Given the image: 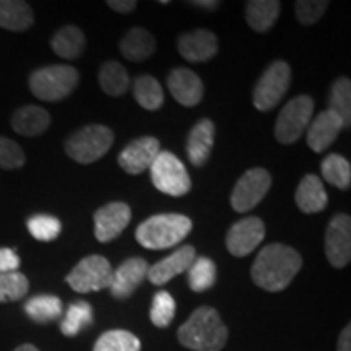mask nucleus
Masks as SVG:
<instances>
[{"instance_id":"nucleus-44","label":"nucleus","mask_w":351,"mask_h":351,"mask_svg":"<svg viewBox=\"0 0 351 351\" xmlns=\"http://www.w3.org/2000/svg\"><path fill=\"white\" fill-rule=\"evenodd\" d=\"M13 351H39V350L34 345H32V343H25V345L16 346V348L13 350Z\"/></svg>"},{"instance_id":"nucleus-19","label":"nucleus","mask_w":351,"mask_h":351,"mask_svg":"<svg viewBox=\"0 0 351 351\" xmlns=\"http://www.w3.org/2000/svg\"><path fill=\"white\" fill-rule=\"evenodd\" d=\"M168 88L173 98L182 106H197L204 98V83L195 72L189 69L171 70L168 77Z\"/></svg>"},{"instance_id":"nucleus-27","label":"nucleus","mask_w":351,"mask_h":351,"mask_svg":"<svg viewBox=\"0 0 351 351\" xmlns=\"http://www.w3.org/2000/svg\"><path fill=\"white\" fill-rule=\"evenodd\" d=\"M25 313L36 324L54 322L62 315V301L54 295L33 296L26 301Z\"/></svg>"},{"instance_id":"nucleus-8","label":"nucleus","mask_w":351,"mask_h":351,"mask_svg":"<svg viewBox=\"0 0 351 351\" xmlns=\"http://www.w3.org/2000/svg\"><path fill=\"white\" fill-rule=\"evenodd\" d=\"M152 181L160 192L171 197L186 195L192 187L191 176L178 156L169 152H160L150 166Z\"/></svg>"},{"instance_id":"nucleus-24","label":"nucleus","mask_w":351,"mask_h":351,"mask_svg":"<svg viewBox=\"0 0 351 351\" xmlns=\"http://www.w3.org/2000/svg\"><path fill=\"white\" fill-rule=\"evenodd\" d=\"M156 49V41L150 32L145 28H132L121 39L119 51L127 60L142 62L153 56Z\"/></svg>"},{"instance_id":"nucleus-12","label":"nucleus","mask_w":351,"mask_h":351,"mask_svg":"<svg viewBox=\"0 0 351 351\" xmlns=\"http://www.w3.org/2000/svg\"><path fill=\"white\" fill-rule=\"evenodd\" d=\"M265 238V225L261 218L247 217L239 219L226 234V247L231 256L245 257L257 249Z\"/></svg>"},{"instance_id":"nucleus-36","label":"nucleus","mask_w":351,"mask_h":351,"mask_svg":"<svg viewBox=\"0 0 351 351\" xmlns=\"http://www.w3.org/2000/svg\"><path fill=\"white\" fill-rule=\"evenodd\" d=\"M29 291V282L21 271L0 274V302H15L23 300Z\"/></svg>"},{"instance_id":"nucleus-6","label":"nucleus","mask_w":351,"mask_h":351,"mask_svg":"<svg viewBox=\"0 0 351 351\" xmlns=\"http://www.w3.org/2000/svg\"><path fill=\"white\" fill-rule=\"evenodd\" d=\"M314 112V99L307 95H300L289 99L280 111L275 124V138L283 145H291L302 137Z\"/></svg>"},{"instance_id":"nucleus-43","label":"nucleus","mask_w":351,"mask_h":351,"mask_svg":"<svg viewBox=\"0 0 351 351\" xmlns=\"http://www.w3.org/2000/svg\"><path fill=\"white\" fill-rule=\"evenodd\" d=\"M189 3L194 7L204 8V10H215V8H218L219 5V2H213V0H208V2H205V0H195V2H189Z\"/></svg>"},{"instance_id":"nucleus-5","label":"nucleus","mask_w":351,"mask_h":351,"mask_svg":"<svg viewBox=\"0 0 351 351\" xmlns=\"http://www.w3.org/2000/svg\"><path fill=\"white\" fill-rule=\"evenodd\" d=\"M114 143L112 130L106 125L91 124L77 130L65 140V153L80 165H91L103 158Z\"/></svg>"},{"instance_id":"nucleus-22","label":"nucleus","mask_w":351,"mask_h":351,"mask_svg":"<svg viewBox=\"0 0 351 351\" xmlns=\"http://www.w3.org/2000/svg\"><path fill=\"white\" fill-rule=\"evenodd\" d=\"M51 116L44 108L23 106L19 108L12 116V129L23 137H38L49 129Z\"/></svg>"},{"instance_id":"nucleus-17","label":"nucleus","mask_w":351,"mask_h":351,"mask_svg":"<svg viewBox=\"0 0 351 351\" xmlns=\"http://www.w3.org/2000/svg\"><path fill=\"white\" fill-rule=\"evenodd\" d=\"M195 249L192 245H182V247L176 249V252L171 254V256L165 257L163 261L152 265L148 269L147 278L153 285H156V287H163V285L171 282L174 276L187 271L189 267L192 265V262L195 261Z\"/></svg>"},{"instance_id":"nucleus-10","label":"nucleus","mask_w":351,"mask_h":351,"mask_svg":"<svg viewBox=\"0 0 351 351\" xmlns=\"http://www.w3.org/2000/svg\"><path fill=\"white\" fill-rule=\"evenodd\" d=\"M271 176L263 168H252L241 176L231 194V207L238 213H247L261 204L270 191Z\"/></svg>"},{"instance_id":"nucleus-37","label":"nucleus","mask_w":351,"mask_h":351,"mask_svg":"<svg viewBox=\"0 0 351 351\" xmlns=\"http://www.w3.org/2000/svg\"><path fill=\"white\" fill-rule=\"evenodd\" d=\"M176 315V301L174 298L169 295L168 291H158L155 298H153L152 309H150V319L153 326L165 328L173 322Z\"/></svg>"},{"instance_id":"nucleus-11","label":"nucleus","mask_w":351,"mask_h":351,"mask_svg":"<svg viewBox=\"0 0 351 351\" xmlns=\"http://www.w3.org/2000/svg\"><path fill=\"white\" fill-rule=\"evenodd\" d=\"M326 256L335 269H343L351 261V218L345 213L330 219L326 232Z\"/></svg>"},{"instance_id":"nucleus-7","label":"nucleus","mask_w":351,"mask_h":351,"mask_svg":"<svg viewBox=\"0 0 351 351\" xmlns=\"http://www.w3.org/2000/svg\"><path fill=\"white\" fill-rule=\"evenodd\" d=\"M291 83V69L285 60H275L262 77L258 78L257 85L252 91V104L257 111H271L276 104L282 101Z\"/></svg>"},{"instance_id":"nucleus-4","label":"nucleus","mask_w":351,"mask_h":351,"mask_svg":"<svg viewBox=\"0 0 351 351\" xmlns=\"http://www.w3.org/2000/svg\"><path fill=\"white\" fill-rule=\"evenodd\" d=\"M80 73L70 65H47L41 67L29 75V90L38 99L56 103L72 95L78 86Z\"/></svg>"},{"instance_id":"nucleus-1","label":"nucleus","mask_w":351,"mask_h":351,"mask_svg":"<svg viewBox=\"0 0 351 351\" xmlns=\"http://www.w3.org/2000/svg\"><path fill=\"white\" fill-rule=\"evenodd\" d=\"M302 267V258L296 249L287 244H269L257 254L251 276L258 288L270 293L283 291Z\"/></svg>"},{"instance_id":"nucleus-13","label":"nucleus","mask_w":351,"mask_h":351,"mask_svg":"<svg viewBox=\"0 0 351 351\" xmlns=\"http://www.w3.org/2000/svg\"><path fill=\"white\" fill-rule=\"evenodd\" d=\"M95 218V238L99 243H111L124 232L132 219L129 205L124 202H111L98 208L93 215Z\"/></svg>"},{"instance_id":"nucleus-21","label":"nucleus","mask_w":351,"mask_h":351,"mask_svg":"<svg viewBox=\"0 0 351 351\" xmlns=\"http://www.w3.org/2000/svg\"><path fill=\"white\" fill-rule=\"evenodd\" d=\"M328 204V195L322 179L315 174H306L296 189V205L302 213L322 212Z\"/></svg>"},{"instance_id":"nucleus-26","label":"nucleus","mask_w":351,"mask_h":351,"mask_svg":"<svg viewBox=\"0 0 351 351\" xmlns=\"http://www.w3.org/2000/svg\"><path fill=\"white\" fill-rule=\"evenodd\" d=\"M86 46L85 33L73 25H67L60 28L54 36H52L51 47L57 56L62 59L73 60L83 54Z\"/></svg>"},{"instance_id":"nucleus-33","label":"nucleus","mask_w":351,"mask_h":351,"mask_svg":"<svg viewBox=\"0 0 351 351\" xmlns=\"http://www.w3.org/2000/svg\"><path fill=\"white\" fill-rule=\"evenodd\" d=\"M322 178L328 184L335 186L337 189L346 191L351 186V166L350 161L345 160L341 155L330 153L324 158L322 161Z\"/></svg>"},{"instance_id":"nucleus-34","label":"nucleus","mask_w":351,"mask_h":351,"mask_svg":"<svg viewBox=\"0 0 351 351\" xmlns=\"http://www.w3.org/2000/svg\"><path fill=\"white\" fill-rule=\"evenodd\" d=\"M142 345L129 330H108L96 340L93 351H140Z\"/></svg>"},{"instance_id":"nucleus-39","label":"nucleus","mask_w":351,"mask_h":351,"mask_svg":"<svg viewBox=\"0 0 351 351\" xmlns=\"http://www.w3.org/2000/svg\"><path fill=\"white\" fill-rule=\"evenodd\" d=\"M327 7V0H298L295 3L296 19L301 25H314L322 19Z\"/></svg>"},{"instance_id":"nucleus-16","label":"nucleus","mask_w":351,"mask_h":351,"mask_svg":"<svg viewBox=\"0 0 351 351\" xmlns=\"http://www.w3.org/2000/svg\"><path fill=\"white\" fill-rule=\"evenodd\" d=\"M178 51L187 62H208L218 54V38L208 29L184 33L178 39Z\"/></svg>"},{"instance_id":"nucleus-38","label":"nucleus","mask_w":351,"mask_h":351,"mask_svg":"<svg viewBox=\"0 0 351 351\" xmlns=\"http://www.w3.org/2000/svg\"><path fill=\"white\" fill-rule=\"evenodd\" d=\"M26 156L23 148L15 140L0 135V168L12 171L25 166Z\"/></svg>"},{"instance_id":"nucleus-35","label":"nucleus","mask_w":351,"mask_h":351,"mask_svg":"<svg viewBox=\"0 0 351 351\" xmlns=\"http://www.w3.org/2000/svg\"><path fill=\"white\" fill-rule=\"evenodd\" d=\"M26 226H28L29 234L39 243H51V241L59 238L60 232H62V223L52 215H34V217L28 218Z\"/></svg>"},{"instance_id":"nucleus-23","label":"nucleus","mask_w":351,"mask_h":351,"mask_svg":"<svg viewBox=\"0 0 351 351\" xmlns=\"http://www.w3.org/2000/svg\"><path fill=\"white\" fill-rule=\"evenodd\" d=\"M34 23L33 8L23 0H0V28L21 33Z\"/></svg>"},{"instance_id":"nucleus-40","label":"nucleus","mask_w":351,"mask_h":351,"mask_svg":"<svg viewBox=\"0 0 351 351\" xmlns=\"http://www.w3.org/2000/svg\"><path fill=\"white\" fill-rule=\"evenodd\" d=\"M20 257L13 249L0 247V274H12V271H19Z\"/></svg>"},{"instance_id":"nucleus-31","label":"nucleus","mask_w":351,"mask_h":351,"mask_svg":"<svg viewBox=\"0 0 351 351\" xmlns=\"http://www.w3.org/2000/svg\"><path fill=\"white\" fill-rule=\"evenodd\" d=\"M328 109L343 121L345 129L351 125V82L348 77H340L333 82L328 98Z\"/></svg>"},{"instance_id":"nucleus-30","label":"nucleus","mask_w":351,"mask_h":351,"mask_svg":"<svg viewBox=\"0 0 351 351\" xmlns=\"http://www.w3.org/2000/svg\"><path fill=\"white\" fill-rule=\"evenodd\" d=\"M217 282V265L208 257H195L187 270L189 288L194 293H204Z\"/></svg>"},{"instance_id":"nucleus-9","label":"nucleus","mask_w":351,"mask_h":351,"mask_svg":"<svg viewBox=\"0 0 351 351\" xmlns=\"http://www.w3.org/2000/svg\"><path fill=\"white\" fill-rule=\"evenodd\" d=\"M111 278L112 267L106 257L88 256L73 267L65 282L77 293H93L109 288Z\"/></svg>"},{"instance_id":"nucleus-3","label":"nucleus","mask_w":351,"mask_h":351,"mask_svg":"<svg viewBox=\"0 0 351 351\" xmlns=\"http://www.w3.org/2000/svg\"><path fill=\"white\" fill-rule=\"evenodd\" d=\"M192 231V219L179 213H161L145 219L135 230V239L152 251H163L178 245Z\"/></svg>"},{"instance_id":"nucleus-41","label":"nucleus","mask_w":351,"mask_h":351,"mask_svg":"<svg viewBox=\"0 0 351 351\" xmlns=\"http://www.w3.org/2000/svg\"><path fill=\"white\" fill-rule=\"evenodd\" d=\"M108 7L117 13H130L137 8L135 0H109Z\"/></svg>"},{"instance_id":"nucleus-28","label":"nucleus","mask_w":351,"mask_h":351,"mask_svg":"<svg viewBox=\"0 0 351 351\" xmlns=\"http://www.w3.org/2000/svg\"><path fill=\"white\" fill-rule=\"evenodd\" d=\"M98 80L104 93L109 96H122L130 86L129 73L116 60H108L101 65Z\"/></svg>"},{"instance_id":"nucleus-20","label":"nucleus","mask_w":351,"mask_h":351,"mask_svg":"<svg viewBox=\"0 0 351 351\" xmlns=\"http://www.w3.org/2000/svg\"><path fill=\"white\" fill-rule=\"evenodd\" d=\"M215 134H217V130H215V124L210 119L199 121L189 132L187 156L195 168H200L208 161L213 150Z\"/></svg>"},{"instance_id":"nucleus-42","label":"nucleus","mask_w":351,"mask_h":351,"mask_svg":"<svg viewBox=\"0 0 351 351\" xmlns=\"http://www.w3.org/2000/svg\"><path fill=\"white\" fill-rule=\"evenodd\" d=\"M339 351H351V326L350 324L340 333Z\"/></svg>"},{"instance_id":"nucleus-32","label":"nucleus","mask_w":351,"mask_h":351,"mask_svg":"<svg viewBox=\"0 0 351 351\" xmlns=\"http://www.w3.org/2000/svg\"><path fill=\"white\" fill-rule=\"evenodd\" d=\"M91 322H93V307L86 301L72 302L60 322V332L65 337H75L83 328L91 326Z\"/></svg>"},{"instance_id":"nucleus-29","label":"nucleus","mask_w":351,"mask_h":351,"mask_svg":"<svg viewBox=\"0 0 351 351\" xmlns=\"http://www.w3.org/2000/svg\"><path fill=\"white\" fill-rule=\"evenodd\" d=\"M134 98L147 111H158L165 103L163 86L152 75H142L134 82Z\"/></svg>"},{"instance_id":"nucleus-25","label":"nucleus","mask_w":351,"mask_h":351,"mask_svg":"<svg viewBox=\"0 0 351 351\" xmlns=\"http://www.w3.org/2000/svg\"><path fill=\"white\" fill-rule=\"evenodd\" d=\"M282 3L276 0H251L245 3V20L254 32L267 33L280 16Z\"/></svg>"},{"instance_id":"nucleus-14","label":"nucleus","mask_w":351,"mask_h":351,"mask_svg":"<svg viewBox=\"0 0 351 351\" xmlns=\"http://www.w3.org/2000/svg\"><path fill=\"white\" fill-rule=\"evenodd\" d=\"M161 145L160 140L155 137H140L132 140L119 153L117 163L127 174L137 176L142 174L143 171L150 169L153 161L160 155Z\"/></svg>"},{"instance_id":"nucleus-15","label":"nucleus","mask_w":351,"mask_h":351,"mask_svg":"<svg viewBox=\"0 0 351 351\" xmlns=\"http://www.w3.org/2000/svg\"><path fill=\"white\" fill-rule=\"evenodd\" d=\"M148 262L145 258L132 257L124 263L117 267V270H112L111 285L109 291L116 300H127L134 295V291L142 285L143 280H147L148 275Z\"/></svg>"},{"instance_id":"nucleus-2","label":"nucleus","mask_w":351,"mask_h":351,"mask_svg":"<svg viewBox=\"0 0 351 351\" xmlns=\"http://www.w3.org/2000/svg\"><path fill=\"white\" fill-rule=\"evenodd\" d=\"M178 340L192 351H221L228 341V327L217 309L202 306L179 327Z\"/></svg>"},{"instance_id":"nucleus-18","label":"nucleus","mask_w":351,"mask_h":351,"mask_svg":"<svg viewBox=\"0 0 351 351\" xmlns=\"http://www.w3.org/2000/svg\"><path fill=\"white\" fill-rule=\"evenodd\" d=\"M343 129V121L335 112L330 109L322 111L307 127V145L313 152L322 153L335 142Z\"/></svg>"}]
</instances>
